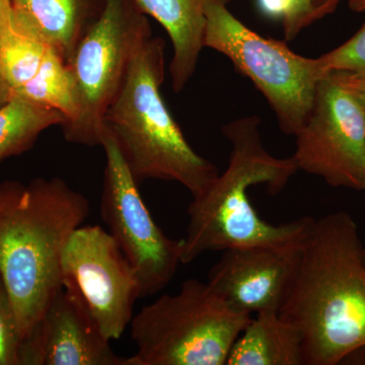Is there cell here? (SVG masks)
I'll return each mask as SVG.
<instances>
[{
	"mask_svg": "<svg viewBox=\"0 0 365 365\" xmlns=\"http://www.w3.org/2000/svg\"><path fill=\"white\" fill-rule=\"evenodd\" d=\"M359 227L338 211L314 220L279 316L297 329L304 365H338L365 348V265Z\"/></svg>",
	"mask_w": 365,
	"mask_h": 365,
	"instance_id": "cell-1",
	"label": "cell"
},
{
	"mask_svg": "<svg viewBox=\"0 0 365 365\" xmlns=\"http://www.w3.org/2000/svg\"><path fill=\"white\" fill-rule=\"evenodd\" d=\"M261 119L241 118L223 127L230 144V163L203 193L189 204V225L182 240V264L207 252L250 247L300 248L314 218L304 216L282 225L262 220L248 195L256 185L275 195L299 170L294 157H273L262 141Z\"/></svg>",
	"mask_w": 365,
	"mask_h": 365,
	"instance_id": "cell-2",
	"label": "cell"
},
{
	"mask_svg": "<svg viewBox=\"0 0 365 365\" xmlns=\"http://www.w3.org/2000/svg\"><path fill=\"white\" fill-rule=\"evenodd\" d=\"M90 211L86 196L57 177L16 182L0 210V277L23 341L63 287L64 250Z\"/></svg>",
	"mask_w": 365,
	"mask_h": 365,
	"instance_id": "cell-3",
	"label": "cell"
},
{
	"mask_svg": "<svg viewBox=\"0 0 365 365\" xmlns=\"http://www.w3.org/2000/svg\"><path fill=\"white\" fill-rule=\"evenodd\" d=\"M165 46L153 35L143 41L108 108L105 127L138 184L148 179L177 182L195 197L210 186L218 170L191 148L165 104Z\"/></svg>",
	"mask_w": 365,
	"mask_h": 365,
	"instance_id": "cell-4",
	"label": "cell"
},
{
	"mask_svg": "<svg viewBox=\"0 0 365 365\" xmlns=\"http://www.w3.org/2000/svg\"><path fill=\"white\" fill-rule=\"evenodd\" d=\"M252 314L189 279L176 294L143 307L130 323L136 351L126 365H225Z\"/></svg>",
	"mask_w": 365,
	"mask_h": 365,
	"instance_id": "cell-5",
	"label": "cell"
},
{
	"mask_svg": "<svg viewBox=\"0 0 365 365\" xmlns=\"http://www.w3.org/2000/svg\"><path fill=\"white\" fill-rule=\"evenodd\" d=\"M153 35L150 21L134 0H107L67 61L76 115L62 125L71 143L102 145L105 115L121 90L136 52Z\"/></svg>",
	"mask_w": 365,
	"mask_h": 365,
	"instance_id": "cell-6",
	"label": "cell"
},
{
	"mask_svg": "<svg viewBox=\"0 0 365 365\" xmlns=\"http://www.w3.org/2000/svg\"><path fill=\"white\" fill-rule=\"evenodd\" d=\"M228 0H203L204 48L225 55L263 93L281 131L297 135L313 108L319 81L318 58L300 56L285 43L254 32L227 9Z\"/></svg>",
	"mask_w": 365,
	"mask_h": 365,
	"instance_id": "cell-7",
	"label": "cell"
},
{
	"mask_svg": "<svg viewBox=\"0 0 365 365\" xmlns=\"http://www.w3.org/2000/svg\"><path fill=\"white\" fill-rule=\"evenodd\" d=\"M101 146L106 155L101 215L138 278L141 299L151 297L169 284L182 264V240L170 239L153 220L107 127Z\"/></svg>",
	"mask_w": 365,
	"mask_h": 365,
	"instance_id": "cell-8",
	"label": "cell"
},
{
	"mask_svg": "<svg viewBox=\"0 0 365 365\" xmlns=\"http://www.w3.org/2000/svg\"><path fill=\"white\" fill-rule=\"evenodd\" d=\"M295 136L292 157L299 170L335 188L364 191L365 108L330 76L319 81L311 113Z\"/></svg>",
	"mask_w": 365,
	"mask_h": 365,
	"instance_id": "cell-9",
	"label": "cell"
},
{
	"mask_svg": "<svg viewBox=\"0 0 365 365\" xmlns=\"http://www.w3.org/2000/svg\"><path fill=\"white\" fill-rule=\"evenodd\" d=\"M63 283L78 290L110 341L122 337L133 318L140 285L118 242L100 225L78 227L61 262Z\"/></svg>",
	"mask_w": 365,
	"mask_h": 365,
	"instance_id": "cell-10",
	"label": "cell"
},
{
	"mask_svg": "<svg viewBox=\"0 0 365 365\" xmlns=\"http://www.w3.org/2000/svg\"><path fill=\"white\" fill-rule=\"evenodd\" d=\"M78 290L63 283L23 341L21 365H126Z\"/></svg>",
	"mask_w": 365,
	"mask_h": 365,
	"instance_id": "cell-11",
	"label": "cell"
},
{
	"mask_svg": "<svg viewBox=\"0 0 365 365\" xmlns=\"http://www.w3.org/2000/svg\"><path fill=\"white\" fill-rule=\"evenodd\" d=\"M302 247L225 250L209 270L207 284L239 311L279 313L297 275Z\"/></svg>",
	"mask_w": 365,
	"mask_h": 365,
	"instance_id": "cell-12",
	"label": "cell"
},
{
	"mask_svg": "<svg viewBox=\"0 0 365 365\" xmlns=\"http://www.w3.org/2000/svg\"><path fill=\"white\" fill-rule=\"evenodd\" d=\"M0 72L14 96L76 115L73 83L66 62L51 45L6 9L0 24ZM64 123V124H66Z\"/></svg>",
	"mask_w": 365,
	"mask_h": 365,
	"instance_id": "cell-13",
	"label": "cell"
},
{
	"mask_svg": "<svg viewBox=\"0 0 365 365\" xmlns=\"http://www.w3.org/2000/svg\"><path fill=\"white\" fill-rule=\"evenodd\" d=\"M107 0H9L16 20L37 33L62 59H71Z\"/></svg>",
	"mask_w": 365,
	"mask_h": 365,
	"instance_id": "cell-14",
	"label": "cell"
},
{
	"mask_svg": "<svg viewBox=\"0 0 365 365\" xmlns=\"http://www.w3.org/2000/svg\"><path fill=\"white\" fill-rule=\"evenodd\" d=\"M141 13L165 29L174 49L170 72L173 88L181 93L194 76L204 48L203 0H134Z\"/></svg>",
	"mask_w": 365,
	"mask_h": 365,
	"instance_id": "cell-15",
	"label": "cell"
},
{
	"mask_svg": "<svg viewBox=\"0 0 365 365\" xmlns=\"http://www.w3.org/2000/svg\"><path fill=\"white\" fill-rule=\"evenodd\" d=\"M227 364L304 365L302 337L278 312H260L235 340Z\"/></svg>",
	"mask_w": 365,
	"mask_h": 365,
	"instance_id": "cell-16",
	"label": "cell"
},
{
	"mask_svg": "<svg viewBox=\"0 0 365 365\" xmlns=\"http://www.w3.org/2000/svg\"><path fill=\"white\" fill-rule=\"evenodd\" d=\"M66 121L59 110L14 96L0 107V163L30 150L46 129Z\"/></svg>",
	"mask_w": 365,
	"mask_h": 365,
	"instance_id": "cell-17",
	"label": "cell"
},
{
	"mask_svg": "<svg viewBox=\"0 0 365 365\" xmlns=\"http://www.w3.org/2000/svg\"><path fill=\"white\" fill-rule=\"evenodd\" d=\"M318 59L325 76L337 72H365V23L349 40Z\"/></svg>",
	"mask_w": 365,
	"mask_h": 365,
	"instance_id": "cell-18",
	"label": "cell"
},
{
	"mask_svg": "<svg viewBox=\"0 0 365 365\" xmlns=\"http://www.w3.org/2000/svg\"><path fill=\"white\" fill-rule=\"evenodd\" d=\"M21 344L13 304L0 277V365H21Z\"/></svg>",
	"mask_w": 365,
	"mask_h": 365,
	"instance_id": "cell-19",
	"label": "cell"
},
{
	"mask_svg": "<svg viewBox=\"0 0 365 365\" xmlns=\"http://www.w3.org/2000/svg\"><path fill=\"white\" fill-rule=\"evenodd\" d=\"M313 0H281L285 38L292 40L302 29L312 25Z\"/></svg>",
	"mask_w": 365,
	"mask_h": 365,
	"instance_id": "cell-20",
	"label": "cell"
},
{
	"mask_svg": "<svg viewBox=\"0 0 365 365\" xmlns=\"http://www.w3.org/2000/svg\"><path fill=\"white\" fill-rule=\"evenodd\" d=\"M346 90L349 91L352 95L359 98L360 103L365 108V72L360 73H347V72H337L329 74Z\"/></svg>",
	"mask_w": 365,
	"mask_h": 365,
	"instance_id": "cell-21",
	"label": "cell"
},
{
	"mask_svg": "<svg viewBox=\"0 0 365 365\" xmlns=\"http://www.w3.org/2000/svg\"><path fill=\"white\" fill-rule=\"evenodd\" d=\"M340 1L341 0H313L314 11L312 14V24L334 13Z\"/></svg>",
	"mask_w": 365,
	"mask_h": 365,
	"instance_id": "cell-22",
	"label": "cell"
},
{
	"mask_svg": "<svg viewBox=\"0 0 365 365\" xmlns=\"http://www.w3.org/2000/svg\"><path fill=\"white\" fill-rule=\"evenodd\" d=\"M14 96L13 90L0 72V107L9 103Z\"/></svg>",
	"mask_w": 365,
	"mask_h": 365,
	"instance_id": "cell-23",
	"label": "cell"
},
{
	"mask_svg": "<svg viewBox=\"0 0 365 365\" xmlns=\"http://www.w3.org/2000/svg\"><path fill=\"white\" fill-rule=\"evenodd\" d=\"M16 182H4L0 184V210L4 207L11 194L13 193Z\"/></svg>",
	"mask_w": 365,
	"mask_h": 365,
	"instance_id": "cell-24",
	"label": "cell"
},
{
	"mask_svg": "<svg viewBox=\"0 0 365 365\" xmlns=\"http://www.w3.org/2000/svg\"><path fill=\"white\" fill-rule=\"evenodd\" d=\"M343 364L365 365V348L353 352L344 360Z\"/></svg>",
	"mask_w": 365,
	"mask_h": 365,
	"instance_id": "cell-25",
	"label": "cell"
},
{
	"mask_svg": "<svg viewBox=\"0 0 365 365\" xmlns=\"http://www.w3.org/2000/svg\"><path fill=\"white\" fill-rule=\"evenodd\" d=\"M349 7L357 13L365 11V0H349Z\"/></svg>",
	"mask_w": 365,
	"mask_h": 365,
	"instance_id": "cell-26",
	"label": "cell"
},
{
	"mask_svg": "<svg viewBox=\"0 0 365 365\" xmlns=\"http://www.w3.org/2000/svg\"><path fill=\"white\" fill-rule=\"evenodd\" d=\"M9 6V0H0V24H1L2 19H4V14H6Z\"/></svg>",
	"mask_w": 365,
	"mask_h": 365,
	"instance_id": "cell-27",
	"label": "cell"
},
{
	"mask_svg": "<svg viewBox=\"0 0 365 365\" xmlns=\"http://www.w3.org/2000/svg\"><path fill=\"white\" fill-rule=\"evenodd\" d=\"M364 191H365V187H364ZM362 257H364V265H365V248H364V251H362Z\"/></svg>",
	"mask_w": 365,
	"mask_h": 365,
	"instance_id": "cell-28",
	"label": "cell"
}]
</instances>
